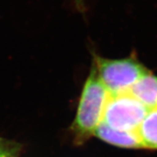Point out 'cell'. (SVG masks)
Returning <instances> with one entry per match:
<instances>
[{"label": "cell", "mask_w": 157, "mask_h": 157, "mask_svg": "<svg viewBox=\"0 0 157 157\" xmlns=\"http://www.w3.org/2000/svg\"><path fill=\"white\" fill-rule=\"evenodd\" d=\"M110 94L98 78L93 65L86 79L78 103L76 117L71 125L76 141H83L94 136L103 121L104 113Z\"/></svg>", "instance_id": "1"}, {"label": "cell", "mask_w": 157, "mask_h": 157, "mask_svg": "<svg viewBox=\"0 0 157 157\" xmlns=\"http://www.w3.org/2000/svg\"><path fill=\"white\" fill-rule=\"evenodd\" d=\"M94 60L98 78L110 95L128 93L134 84L149 72L134 58L107 59L95 55Z\"/></svg>", "instance_id": "2"}, {"label": "cell", "mask_w": 157, "mask_h": 157, "mask_svg": "<svg viewBox=\"0 0 157 157\" xmlns=\"http://www.w3.org/2000/svg\"><path fill=\"white\" fill-rule=\"evenodd\" d=\"M148 111L129 93L110 95L102 122L114 129L136 132Z\"/></svg>", "instance_id": "3"}, {"label": "cell", "mask_w": 157, "mask_h": 157, "mask_svg": "<svg viewBox=\"0 0 157 157\" xmlns=\"http://www.w3.org/2000/svg\"><path fill=\"white\" fill-rule=\"evenodd\" d=\"M94 136L111 145L124 148H144L137 132L121 131L109 127L101 122Z\"/></svg>", "instance_id": "4"}, {"label": "cell", "mask_w": 157, "mask_h": 157, "mask_svg": "<svg viewBox=\"0 0 157 157\" xmlns=\"http://www.w3.org/2000/svg\"><path fill=\"white\" fill-rule=\"evenodd\" d=\"M148 110L157 108V77L148 72L128 92Z\"/></svg>", "instance_id": "5"}, {"label": "cell", "mask_w": 157, "mask_h": 157, "mask_svg": "<svg viewBox=\"0 0 157 157\" xmlns=\"http://www.w3.org/2000/svg\"><path fill=\"white\" fill-rule=\"evenodd\" d=\"M136 132L144 148L157 150V108L147 112Z\"/></svg>", "instance_id": "6"}, {"label": "cell", "mask_w": 157, "mask_h": 157, "mask_svg": "<svg viewBox=\"0 0 157 157\" xmlns=\"http://www.w3.org/2000/svg\"><path fill=\"white\" fill-rule=\"evenodd\" d=\"M21 151L19 143L0 137V157H19Z\"/></svg>", "instance_id": "7"}, {"label": "cell", "mask_w": 157, "mask_h": 157, "mask_svg": "<svg viewBox=\"0 0 157 157\" xmlns=\"http://www.w3.org/2000/svg\"><path fill=\"white\" fill-rule=\"evenodd\" d=\"M75 5L78 10L81 11H83L85 8V4H84V0H74Z\"/></svg>", "instance_id": "8"}]
</instances>
